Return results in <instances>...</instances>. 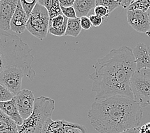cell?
<instances>
[{"label":"cell","mask_w":150,"mask_h":133,"mask_svg":"<svg viewBox=\"0 0 150 133\" xmlns=\"http://www.w3.org/2000/svg\"><path fill=\"white\" fill-rule=\"evenodd\" d=\"M0 133H19L18 125L0 111Z\"/></svg>","instance_id":"obj_17"},{"label":"cell","mask_w":150,"mask_h":133,"mask_svg":"<svg viewBox=\"0 0 150 133\" xmlns=\"http://www.w3.org/2000/svg\"><path fill=\"white\" fill-rule=\"evenodd\" d=\"M28 21V17L21 5V0H18L17 9L10 22L11 30L16 33L21 34L25 31Z\"/></svg>","instance_id":"obj_11"},{"label":"cell","mask_w":150,"mask_h":133,"mask_svg":"<svg viewBox=\"0 0 150 133\" xmlns=\"http://www.w3.org/2000/svg\"><path fill=\"white\" fill-rule=\"evenodd\" d=\"M150 7V0H138L135 1L129 6L127 10H141V11L147 12Z\"/></svg>","instance_id":"obj_20"},{"label":"cell","mask_w":150,"mask_h":133,"mask_svg":"<svg viewBox=\"0 0 150 133\" xmlns=\"http://www.w3.org/2000/svg\"><path fill=\"white\" fill-rule=\"evenodd\" d=\"M15 95L8 89L0 85V102H7L12 100Z\"/></svg>","instance_id":"obj_23"},{"label":"cell","mask_w":150,"mask_h":133,"mask_svg":"<svg viewBox=\"0 0 150 133\" xmlns=\"http://www.w3.org/2000/svg\"><path fill=\"white\" fill-rule=\"evenodd\" d=\"M63 133H87V129L84 125L75 124L73 126L68 127Z\"/></svg>","instance_id":"obj_24"},{"label":"cell","mask_w":150,"mask_h":133,"mask_svg":"<svg viewBox=\"0 0 150 133\" xmlns=\"http://www.w3.org/2000/svg\"><path fill=\"white\" fill-rule=\"evenodd\" d=\"M142 115V108L134 99L112 96L93 102L88 118L99 133H120L139 127Z\"/></svg>","instance_id":"obj_2"},{"label":"cell","mask_w":150,"mask_h":133,"mask_svg":"<svg viewBox=\"0 0 150 133\" xmlns=\"http://www.w3.org/2000/svg\"><path fill=\"white\" fill-rule=\"evenodd\" d=\"M95 6L96 0H76L74 5V8L78 18L87 16Z\"/></svg>","instance_id":"obj_16"},{"label":"cell","mask_w":150,"mask_h":133,"mask_svg":"<svg viewBox=\"0 0 150 133\" xmlns=\"http://www.w3.org/2000/svg\"><path fill=\"white\" fill-rule=\"evenodd\" d=\"M55 101L47 97L40 96L35 99L33 114L22 125L18 126L19 133H42L45 121L52 117Z\"/></svg>","instance_id":"obj_4"},{"label":"cell","mask_w":150,"mask_h":133,"mask_svg":"<svg viewBox=\"0 0 150 133\" xmlns=\"http://www.w3.org/2000/svg\"><path fill=\"white\" fill-rule=\"evenodd\" d=\"M135 1V0H120V6H122L125 9H128L129 6Z\"/></svg>","instance_id":"obj_29"},{"label":"cell","mask_w":150,"mask_h":133,"mask_svg":"<svg viewBox=\"0 0 150 133\" xmlns=\"http://www.w3.org/2000/svg\"><path fill=\"white\" fill-rule=\"evenodd\" d=\"M147 14H148V17H149V23H150V7H149V9H148V10L147 11Z\"/></svg>","instance_id":"obj_33"},{"label":"cell","mask_w":150,"mask_h":133,"mask_svg":"<svg viewBox=\"0 0 150 133\" xmlns=\"http://www.w3.org/2000/svg\"><path fill=\"white\" fill-rule=\"evenodd\" d=\"M38 1L37 0H30V1H25V0H21V5L24 10L25 13L29 18L31 14L33 12L35 7L36 6Z\"/></svg>","instance_id":"obj_22"},{"label":"cell","mask_w":150,"mask_h":133,"mask_svg":"<svg viewBox=\"0 0 150 133\" xmlns=\"http://www.w3.org/2000/svg\"><path fill=\"white\" fill-rule=\"evenodd\" d=\"M139 133H150V128L146 124L139 127Z\"/></svg>","instance_id":"obj_31"},{"label":"cell","mask_w":150,"mask_h":133,"mask_svg":"<svg viewBox=\"0 0 150 133\" xmlns=\"http://www.w3.org/2000/svg\"><path fill=\"white\" fill-rule=\"evenodd\" d=\"M94 13L95 15L101 17L102 18L108 17L110 14L108 9L101 5H98L95 6V8L94 9Z\"/></svg>","instance_id":"obj_26"},{"label":"cell","mask_w":150,"mask_h":133,"mask_svg":"<svg viewBox=\"0 0 150 133\" xmlns=\"http://www.w3.org/2000/svg\"><path fill=\"white\" fill-rule=\"evenodd\" d=\"M137 70L142 69H150V51L143 43H139L133 50Z\"/></svg>","instance_id":"obj_12"},{"label":"cell","mask_w":150,"mask_h":133,"mask_svg":"<svg viewBox=\"0 0 150 133\" xmlns=\"http://www.w3.org/2000/svg\"><path fill=\"white\" fill-rule=\"evenodd\" d=\"M146 35H147L149 37H150V30H149V31L147 33H146Z\"/></svg>","instance_id":"obj_34"},{"label":"cell","mask_w":150,"mask_h":133,"mask_svg":"<svg viewBox=\"0 0 150 133\" xmlns=\"http://www.w3.org/2000/svg\"><path fill=\"white\" fill-rule=\"evenodd\" d=\"M68 20L69 19L63 15H60L50 20L49 33L57 37L65 35Z\"/></svg>","instance_id":"obj_14"},{"label":"cell","mask_w":150,"mask_h":133,"mask_svg":"<svg viewBox=\"0 0 150 133\" xmlns=\"http://www.w3.org/2000/svg\"><path fill=\"white\" fill-rule=\"evenodd\" d=\"M90 19L91 22L92 26L94 27H99L102 23L103 18L93 14V15H91L90 17Z\"/></svg>","instance_id":"obj_28"},{"label":"cell","mask_w":150,"mask_h":133,"mask_svg":"<svg viewBox=\"0 0 150 133\" xmlns=\"http://www.w3.org/2000/svg\"><path fill=\"white\" fill-rule=\"evenodd\" d=\"M49 23L50 18L47 9L38 2L28 18L26 29L34 37L43 40L47 37Z\"/></svg>","instance_id":"obj_6"},{"label":"cell","mask_w":150,"mask_h":133,"mask_svg":"<svg viewBox=\"0 0 150 133\" xmlns=\"http://www.w3.org/2000/svg\"><path fill=\"white\" fill-rule=\"evenodd\" d=\"M63 15L66 17L68 19H75L77 18L76 10L74 6L70 7H63L61 6Z\"/></svg>","instance_id":"obj_25"},{"label":"cell","mask_w":150,"mask_h":133,"mask_svg":"<svg viewBox=\"0 0 150 133\" xmlns=\"http://www.w3.org/2000/svg\"><path fill=\"white\" fill-rule=\"evenodd\" d=\"M18 0H0V28L8 32L11 30L10 22L17 9Z\"/></svg>","instance_id":"obj_10"},{"label":"cell","mask_w":150,"mask_h":133,"mask_svg":"<svg viewBox=\"0 0 150 133\" xmlns=\"http://www.w3.org/2000/svg\"><path fill=\"white\" fill-rule=\"evenodd\" d=\"M0 110L10 119L15 122L18 126L23 125L24 120L21 116L13 99L10 101L0 102Z\"/></svg>","instance_id":"obj_13"},{"label":"cell","mask_w":150,"mask_h":133,"mask_svg":"<svg viewBox=\"0 0 150 133\" xmlns=\"http://www.w3.org/2000/svg\"><path fill=\"white\" fill-rule=\"evenodd\" d=\"M74 123L65 120H52L51 117L45 121L42 133H63L68 127L74 125Z\"/></svg>","instance_id":"obj_15"},{"label":"cell","mask_w":150,"mask_h":133,"mask_svg":"<svg viewBox=\"0 0 150 133\" xmlns=\"http://www.w3.org/2000/svg\"><path fill=\"white\" fill-rule=\"evenodd\" d=\"M127 22L139 33H147L150 30V23L147 12L141 10H127Z\"/></svg>","instance_id":"obj_9"},{"label":"cell","mask_w":150,"mask_h":133,"mask_svg":"<svg viewBox=\"0 0 150 133\" xmlns=\"http://www.w3.org/2000/svg\"><path fill=\"white\" fill-rule=\"evenodd\" d=\"M81 19V26L82 27V29L85 30H90L92 26V24L91 21L90 19V17L87 16L82 17L80 18Z\"/></svg>","instance_id":"obj_27"},{"label":"cell","mask_w":150,"mask_h":133,"mask_svg":"<svg viewBox=\"0 0 150 133\" xmlns=\"http://www.w3.org/2000/svg\"><path fill=\"white\" fill-rule=\"evenodd\" d=\"M130 88L134 100L142 107L150 105V69H142L132 75Z\"/></svg>","instance_id":"obj_5"},{"label":"cell","mask_w":150,"mask_h":133,"mask_svg":"<svg viewBox=\"0 0 150 133\" xmlns=\"http://www.w3.org/2000/svg\"><path fill=\"white\" fill-rule=\"evenodd\" d=\"M32 49L16 35L0 31V70L5 69L22 71L24 76L33 80L36 73L32 68L34 56Z\"/></svg>","instance_id":"obj_3"},{"label":"cell","mask_w":150,"mask_h":133,"mask_svg":"<svg viewBox=\"0 0 150 133\" xmlns=\"http://www.w3.org/2000/svg\"><path fill=\"white\" fill-rule=\"evenodd\" d=\"M75 1L76 0H60L59 4L61 6L63 7L74 6Z\"/></svg>","instance_id":"obj_30"},{"label":"cell","mask_w":150,"mask_h":133,"mask_svg":"<svg viewBox=\"0 0 150 133\" xmlns=\"http://www.w3.org/2000/svg\"><path fill=\"white\" fill-rule=\"evenodd\" d=\"M120 133H139V127L128 129V130L123 131Z\"/></svg>","instance_id":"obj_32"},{"label":"cell","mask_w":150,"mask_h":133,"mask_svg":"<svg viewBox=\"0 0 150 133\" xmlns=\"http://www.w3.org/2000/svg\"><path fill=\"white\" fill-rule=\"evenodd\" d=\"M101 5L108 9L110 14L117 7L120 6L119 1L114 0H96V6Z\"/></svg>","instance_id":"obj_21"},{"label":"cell","mask_w":150,"mask_h":133,"mask_svg":"<svg viewBox=\"0 0 150 133\" xmlns=\"http://www.w3.org/2000/svg\"><path fill=\"white\" fill-rule=\"evenodd\" d=\"M24 77V74L21 70L11 69L0 70V84L15 95L21 91Z\"/></svg>","instance_id":"obj_7"},{"label":"cell","mask_w":150,"mask_h":133,"mask_svg":"<svg viewBox=\"0 0 150 133\" xmlns=\"http://www.w3.org/2000/svg\"><path fill=\"white\" fill-rule=\"evenodd\" d=\"M23 120H26L33 113L35 97L33 93L27 89L21 90L13 98Z\"/></svg>","instance_id":"obj_8"},{"label":"cell","mask_w":150,"mask_h":133,"mask_svg":"<svg viewBox=\"0 0 150 133\" xmlns=\"http://www.w3.org/2000/svg\"><path fill=\"white\" fill-rule=\"evenodd\" d=\"M95 70L89 78L93 81L92 91L95 100L112 96H122L134 99L130 80L137 70L133 50L127 46L113 49L96 60Z\"/></svg>","instance_id":"obj_1"},{"label":"cell","mask_w":150,"mask_h":133,"mask_svg":"<svg viewBox=\"0 0 150 133\" xmlns=\"http://www.w3.org/2000/svg\"><path fill=\"white\" fill-rule=\"evenodd\" d=\"M38 3L47 9L50 20L58 16L63 15L58 0H39Z\"/></svg>","instance_id":"obj_18"},{"label":"cell","mask_w":150,"mask_h":133,"mask_svg":"<svg viewBox=\"0 0 150 133\" xmlns=\"http://www.w3.org/2000/svg\"><path fill=\"white\" fill-rule=\"evenodd\" d=\"M82 27L81 26L80 18L69 19L65 36L77 37L81 33Z\"/></svg>","instance_id":"obj_19"}]
</instances>
